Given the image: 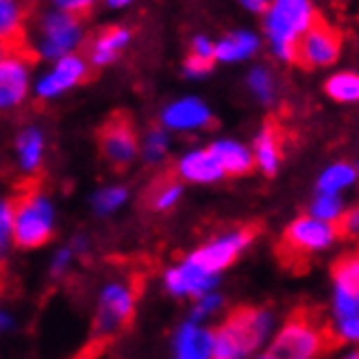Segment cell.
Returning <instances> with one entry per match:
<instances>
[{
    "instance_id": "obj_7",
    "label": "cell",
    "mask_w": 359,
    "mask_h": 359,
    "mask_svg": "<svg viewBox=\"0 0 359 359\" xmlns=\"http://www.w3.org/2000/svg\"><path fill=\"white\" fill-rule=\"evenodd\" d=\"M337 57H340V35L323 20H316L299 41L297 63L303 68H327L333 66Z\"/></svg>"
},
{
    "instance_id": "obj_42",
    "label": "cell",
    "mask_w": 359,
    "mask_h": 359,
    "mask_svg": "<svg viewBox=\"0 0 359 359\" xmlns=\"http://www.w3.org/2000/svg\"><path fill=\"white\" fill-rule=\"evenodd\" d=\"M74 246V252H86L88 250V240L86 238H74V242H72Z\"/></svg>"
},
{
    "instance_id": "obj_23",
    "label": "cell",
    "mask_w": 359,
    "mask_h": 359,
    "mask_svg": "<svg viewBox=\"0 0 359 359\" xmlns=\"http://www.w3.org/2000/svg\"><path fill=\"white\" fill-rule=\"evenodd\" d=\"M325 92L335 102H359V74L357 72H337L325 83Z\"/></svg>"
},
{
    "instance_id": "obj_17",
    "label": "cell",
    "mask_w": 359,
    "mask_h": 359,
    "mask_svg": "<svg viewBox=\"0 0 359 359\" xmlns=\"http://www.w3.org/2000/svg\"><path fill=\"white\" fill-rule=\"evenodd\" d=\"M131 41V31L124 27H111L107 31H102L88 50V59L92 63V68H107L120 57V53L129 46Z\"/></svg>"
},
{
    "instance_id": "obj_12",
    "label": "cell",
    "mask_w": 359,
    "mask_h": 359,
    "mask_svg": "<svg viewBox=\"0 0 359 359\" xmlns=\"http://www.w3.org/2000/svg\"><path fill=\"white\" fill-rule=\"evenodd\" d=\"M161 124L168 131H201L211 124V109L207 102L194 96H185L170 102L161 114Z\"/></svg>"
},
{
    "instance_id": "obj_5",
    "label": "cell",
    "mask_w": 359,
    "mask_h": 359,
    "mask_svg": "<svg viewBox=\"0 0 359 359\" xmlns=\"http://www.w3.org/2000/svg\"><path fill=\"white\" fill-rule=\"evenodd\" d=\"M323 333L311 323L299 318L287 323L270 342L264 357L268 359H311L323 351Z\"/></svg>"
},
{
    "instance_id": "obj_22",
    "label": "cell",
    "mask_w": 359,
    "mask_h": 359,
    "mask_svg": "<svg viewBox=\"0 0 359 359\" xmlns=\"http://www.w3.org/2000/svg\"><path fill=\"white\" fill-rule=\"evenodd\" d=\"M357 177H359V170L353 163H346V161L331 163L320 172L318 181H316V189H318V192L340 194L351 185H355Z\"/></svg>"
},
{
    "instance_id": "obj_19",
    "label": "cell",
    "mask_w": 359,
    "mask_h": 359,
    "mask_svg": "<svg viewBox=\"0 0 359 359\" xmlns=\"http://www.w3.org/2000/svg\"><path fill=\"white\" fill-rule=\"evenodd\" d=\"M252 153H255V163L257 168L272 177L274 172L279 170V163H281V142H279V131L277 126L266 124L257 131L255 135V144H252Z\"/></svg>"
},
{
    "instance_id": "obj_32",
    "label": "cell",
    "mask_w": 359,
    "mask_h": 359,
    "mask_svg": "<svg viewBox=\"0 0 359 359\" xmlns=\"http://www.w3.org/2000/svg\"><path fill=\"white\" fill-rule=\"evenodd\" d=\"M222 303L224 301H222L220 294H216L214 290H211V292H207V294H203V297L196 299V303L192 307V316H189V318L201 323L203 318H209L211 313H216L222 307Z\"/></svg>"
},
{
    "instance_id": "obj_4",
    "label": "cell",
    "mask_w": 359,
    "mask_h": 359,
    "mask_svg": "<svg viewBox=\"0 0 359 359\" xmlns=\"http://www.w3.org/2000/svg\"><path fill=\"white\" fill-rule=\"evenodd\" d=\"M133 311H135V292L131 290V285L122 281L107 283L98 294L94 333L98 337L116 335L133 318Z\"/></svg>"
},
{
    "instance_id": "obj_29",
    "label": "cell",
    "mask_w": 359,
    "mask_h": 359,
    "mask_svg": "<svg viewBox=\"0 0 359 359\" xmlns=\"http://www.w3.org/2000/svg\"><path fill=\"white\" fill-rule=\"evenodd\" d=\"M333 279L335 287H344L359 294V255H353L337 264L333 268Z\"/></svg>"
},
{
    "instance_id": "obj_14",
    "label": "cell",
    "mask_w": 359,
    "mask_h": 359,
    "mask_svg": "<svg viewBox=\"0 0 359 359\" xmlns=\"http://www.w3.org/2000/svg\"><path fill=\"white\" fill-rule=\"evenodd\" d=\"M226 325L238 333L248 355H252L255 351H259L270 337L274 318L270 311H264V309H242L231 316Z\"/></svg>"
},
{
    "instance_id": "obj_16",
    "label": "cell",
    "mask_w": 359,
    "mask_h": 359,
    "mask_svg": "<svg viewBox=\"0 0 359 359\" xmlns=\"http://www.w3.org/2000/svg\"><path fill=\"white\" fill-rule=\"evenodd\" d=\"M177 172L181 179L189 183H203V185L216 183L222 177H226L222 163L218 161V157L211 149H194L185 153L177 163Z\"/></svg>"
},
{
    "instance_id": "obj_1",
    "label": "cell",
    "mask_w": 359,
    "mask_h": 359,
    "mask_svg": "<svg viewBox=\"0 0 359 359\" xmlns=\"http://www.w3.org/2000/svg\"><path fill=\"white\" fill-rule=\"evenodd\" d=\"M311 0H270L264 13V31L272 55L279 61H297L299 41L316 22Z\"/></svg>"
},
{
    "instance_id": "obj_34",
    "label": "cell",
    "mask_w": 359,
    "mask_h": 359,
    "mask_svg": "<svg viewBox=\"0 0 359 359\" xmlns=\"http://www.w3.org/2000/svg\"><path fill=\"white\" fill-rule=\"evenodd\" d=\"M335 333L346 342H359V316H346V318H337Z\"/></svg>"
},
{
    "instance_id": "obj_28",
    "label": "cell",
    "mask_w": 359,
    "mask_h": 359,
    "mask_svg": "<svg viewBox=\"0 0 359 359\" xmlns=\"http://www.w3.org/2000/svg\"><path fill=\"white\" fill-rule=\"evenodd\" d=\"M22 25V7L20 0H0V35L3 39H13Z\"/></svg>"
},
{
    "instance_id": "obj_6",
    "label": "cell",
    "mask_w": 359,
    "mask_h": 359,
    "mask_svg": "<svg viewBox=\"0 0 359 359\" xmlns=\"http://www.w3.org/2000/svg\"><path fill=\"white\" fill-rule=\"evenodd\" d=\"M90 72V59L81 55H66L55 61L50 72L41 74L35 83V96L41 100H53L61 94L70 92L79 83L88 79Z\"/></svg>"
},
{
    "instance_id": "obj_37",
    "label": "cell",
    "mask_w": 359,
    "mask_h": 359,
    "mask_svg": "<svg viewBox=\"0 0 359 359\" xmlns=\"http://www.w3.org/2000/svg\"><path fill=\"white\" fill-rule=\"evenodd\" d=\"M72 252H74V248H61V250L55 252L53 264H50V274H53V277H61V274L70 268Z\"/></svg>"
},
{
    "instance_id": "obj_33",
    "label": "cell",
    "mask_w": 359,
    "mask_h": 359,
    "mask_svg": "<svg viewBox=\"0 0 359 359\" xmlns=\"http://www.w3.org/2000/svg\"><path fill=\"white\" fill-rule=\"evenodd\" d=\"M13 226H15V205L3 201L0 205V248L7 250L13 240Z\"/></svg>"
},
{
    "instance_id": "obj_43",
    "label": "cell",
    "mask_w": 359,
    "mask_h": 359,
    "mask_svg": "<svg viewBox=\"0 0 359 359\" xmlns=\"http://www.w3.org/2000/svg\"><path fill=\"white\" fill-rule=\"evenodd\" d=\"M104 3H107V7H111V9H122L126 5H131L133 0H104Z\"/></svg>"
},
{
    "instance_id": "obj_2",
    "label": "cell",
    "mask_w": 359,
    "mask_h": 359,
    "mask_svg": "<svg viewBox=\"0 0 359 359\" xmlns=\"http://www.w3.org/2000/svg\"><path fill=\"white\" fill-rule=\"evenodd\" d=\"M79 18L81 15L59 7L41 13L33 29V53L46 61H57L66 55H72L86 37Z\"/></svg>"
},
{
    "instance_id": "obj_41",
    "label": "cell",
    "mask_w": 359,
    "mask_h": 359,
    "mask_svg": "<svg viewBox=\"0 0 359 359\" xmlns=\"http://www.w3.org/2000/svg\"><path fill=\"white\" fill-rule=\"evenodd\" d=\"M0 327H3V331H11L13 329V316L7 311L0 313Z\"/></svg>"
},
{
    "instance_id": "obj_30",
    "label": "cell",
    "mask_w": 359,
    "mask_h": 359,
    "mask_svg": "<svg viewBox=\"0 0 359 359\" xmlns=\"http://www.w3.org/2000/svg\"><path fill=\"white\" fill-rule=\"evenodd\" d=\"M333 313L335 318H346V316H359V294L335 287L333 292Z\"/></svg>"
},
{
    "instance_id": "obj_9",
    "label": "cell",
    "mask_w": 359,
    "mask_h": 359,
    "mask_svg": "<svg viewBox=\"0 0 359 359\" xmlns=\"http://www.w3.org/2000/svg\"><path fill=\"white\" fill-rule=\"evenodd\" d=\"M216 283H218V274L209 272L192 257H185L181 264L168 268L163 272V285L177 299H183V297L198 299L203 294L214 290Z\"/></svg>"
},
{
    "instance_id": "obj_11",
    "label": "cell",
    "mask_w": 359,
    "mask_h": 359,
    "mask_svg": "<svg viewBox=\"0 0 359 359\" xmlns=\"http://www.w3.org/2000/svg\"><path fill=\"white\" fill-rule=\"evenodd\" d=\"M31 66L25 55L7 50L0 61V107L13 109L29 94Z\"/></svg>"
},
{
    "instance_id": "obj_3",
    "label": "cell",
    "mask_w": 359,
    "mask_h": 359,
    "mask_svg": "<svg viewBox=\"0 0 359 359\" xmlns=\"http://www.w3.org/2000/svg\"><path fill=\"white\" fill-rule=\"evenodd\" d=\"M55 229V207L44 194L25 196L15 205L13 242L20 248H37L46 244Z\"/></svg>"
},
{
    "instance_id": "obj_20",
    "label": "cell",
    "mask_w": 359,
    "mask_h": 359,
    "mask_svg": "<svg viewBox=\"0 0 359 359\" xmlns=\"http://www.w3.org/2000/svg\"><path fill=\"white\" fill-rule=\"evenodd\" d=\"M259 46L262 41L252 31H233L216 41V59L222 63H238L255 55Z\"/></svg>"
},
{
    "instance_id": "obj_24",
    "label": "cell",
    "mask_w": 359,
    "mask_h": 359,
    "mask_svg": "<svg viewBox=\"0 0 359 359\" xmlns=\"http://www.w3.org/2000/svg\"><path fill=\"white\" fill-rule=\"evenodd\" d=\"M246 86H248L250 94L262 104H272L274 98H277V81H274L272 72L264 66H257L248 72Z\"/></svg>"
},
{
    "instance_id": "obj_13",
    "label": "cell",
    "mask_w": 359,
    "mask_h": 359,
    "mask_svg": "<svg viewBox=\"0 0 359 359\" xmlns=\"http://www.w3.org/2000/svg\"><path fill=\"white\" fill-rule=\"evenodd\" d=\"M100 151L111 165L116 168L129 165L140 151L137 137H135V131L131 129V124L114 120L104 126L100 133Z\"/></svg>"
},
{
    "instance_id": "obj_39",
    "label": "cell",
    "mask_w": 359,
    "mask_h": 359,
    "mask_svg": "<svg viewBox=\"0 0 359 359\" xmlns=\"http://www.w3.org/2000/svg\"><path fill=\"white\" fill-rule=\"evenodd\" d=\"M50 5L59 7V9H66V11H72L76 15H83L96 5V0H50Z\"/></svg>"
},
{
    "instance_id": "obj_15",
    "label": "cell",
    "mask_w": 359,
    "mask_h": 359,
    "mask_svg": "<svg viewBox=\"0 0 359 359\" xmlns=\"http://www.w3.org/2000/svg\"><path fill=\"white\" fill-rule=\"evenodd\" d=\"M216 346V331L205 329L189 318L175 335V355L179 359H211Z\"/></svg>"
},
{
    "instance_id": "obj_8",
    "label": "cell",
    "mask_w": 359,
    "mask_h": 359,
    "mask_svg": "<svg viewBox=\"0 0 359 359\" xmlns=\"http://www.w3.org/2000/svg\"><path fill=\"white\" fill-rule=\"evenodd\" d=\"M337 236H340V229L335 222H327L307 214L290 222L285 229V246L297 252H318L329 248Z\"/></svg>"
},
{
    "instance_id": "obj_44",
    "label": "cell",
    "mask_w": 359,
    "mask_h": 359,
    "mask_svg": "<svg viewBox=\"0 0 359 359\" xmlns=\"http://www.w3.org/2000/svg\"><path fill=\"white\" fill-rule=\"evenodd\" d=\"M27 3H35V0H27Z\"/></svg>"
},
{
    "instance_id": "obj_18",
    "label": "cell",
    "mask_w": 359,
    "mask_h": 359,
    "mask_svg": "<svg viewBox=\"0 0 359 359\" xmlns=\"http://www.w3.org/2000/svg\"><path fill=\"white\" fill-rule=\"evenodd\" d=\"M218 161L222 163L226 175H246L255 165V153H250L244 144L236 140H216L209 146Z\"/></svg>"
},
{
    "instance_id": "obj_40",
    "label": "cell",
    "mask_w": 359,
    "mask_h": 359,
    "mask_svg": "<svg viewBox=\"0 0 359 359\" xmlns=\"http://www.w3.org/2000/svg\"><path fill=\"white\" fill-rule=\"evenodd\" d=\"M242 7L252 11V13H266V9L270 7V0H240Z\"/></svg>"
},
{
    "instance_id": "obj_10",
    "label": "cell",
    "mask_w": 359,
    "mask_h": 359,
    "mask_svg": "<svg viewBox=\"0 0 359 359\" xmlns=\"http://www.w3.org/2000/svg\"><path fill=\"white\" fill-rule=\"evenodd\" d=\"M250 240H252V231L250 229H238V231H231V233L214 238L205 246L196 248L194 252H189L187 257H192L194 262H198L209 272L220 274L224 268H229L231 264L236 262V257L250 244Z\"/></svg>"
},
{
    "instance_id": "obj_21",
    "label": "cell",
    "mask_w": 359,
    "mask_h": 359,
    "mask_svg": "<svg viewBox=\"0 0 359 359\" xmlns=\"http://www.w3.org/2000/svg\"><path fill=\"white\" fill-rule=\"evenodd\" d=\"M18 165L25 175H33L44 159V133L37 126H29L15 137Z\"/></svg>"
},
{
    "instance_id": "obj_36",
    "label": "cell",
    "mask_w": 359,
    "mask_h": 359,
    "mask_svg": "<svg viewBox=\"0 0 359 359\" xmlns=\"http://www.w3.org/2000/svg\"><path fill=\"white\" fill-rule=\"evenodd\" d=\"M189 55L207 59V61H216V44L211 39H207L205 35H198L192 39V44H189Z\"/></svg>"
},
{
    "instance_id": "obj_26",
    "label": "cell",
    "mask_w": 359,
    "mask_h": 359,
    "mask_svg": "<svg viewBox=\"0 0 359 359\" xmlns=\"http://www.w3.org/2000/svg\"><path fill=\"white\" fill-rule=\"evenodd\" d=\"M309 214L327 220V222H340L342 216L346 214L344 209V201L337 196V194H329V192H318L316 198L309 205Z\"/></svg>"
},
{
    "instance_id": "obj_31",
    "label": "cell",
    "mask_w": 359,
    "mask_h": 359,
    "mask_svg": "<svg viewBox=\"0 0 359 359\" xmlns=\"http://www.w3.org/2000/svg\"><path fill=\"white\" fill-rule=\"evenodd\" d=\"M181 194H183V187L175 181L170 183H163L157 192L153 194V207L157 211H168L172 209L179 201H181Z\"/></svg>"
},
{
    "instance_id": "obj_27",
    "label": "cell",
    "mask_w": 359,
    "mask_h": 359,
    "mask_svg": "<svg viewBox=\"0 0 359 359\" xmlns=\"http://www.w3.org/2000/svg\"><path fill=\"white\" fill-rule=\"evenodd\" d=\"M168 151H170V135H168L165 126H155L149 133H146L142 142V157L149 163H159L165 159Z\"/></svg>"
},
{
    "instance_id": "obj_25",
    "label": "cell",
    "mask_w": 359,
    "mask_h": 359,
    "mask_svg": "<svg viewBox=\"0 0 359 359\" xmlns=\"http://www.w3.org/2000/svg\"><path fill=\"white\" fill-rule=\"evenodd\" d=\"M126 198H129V192H126V187L122 185L100 187L92 196V209L96 216H111L126 203Z\"/></svg>"
},
{
    "instance_id": "obj_38",
    "label": "cell",
    "mask_w": 359,
    "mask_h": 359,
    "mask_svg": "<svg viewBox=\"0 0 359 359\" xmlns=\"http://www.w3.org/2000/svg\"><path fill=\"white\" fill-rule=\"evenodd\" d=\"M340 226H342L344 236L359 240V207H353V209L346 211V214L342 216V220H340Z\"/></svg>"
},
{
    "instance_id": "obj_35",
    "label": "cell",
    "mask_w": 359,
    "mask_h": 359,
    "mask_svg": "<svg viewBox=\"0 0 359 359\" xmlns=\"http://www.w3.org/2000/svg\"><path fill=\"white\" fill-rule=\"evenodd\" d=\"M211 63H214V61H207V59L189 55L185 59V63H183V72L189 79H203V76H207L211 72Z\"/></svg>"
}]
</instances>
